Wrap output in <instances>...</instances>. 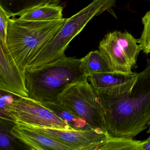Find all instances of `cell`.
I'll return each mask as SVG.
<instances>
[{
	"label": "cell",
	"mask_w": 150,
	"mask_h": 150,
	"mask_svg": "<svg viewBox=\"0 0 150 150\" xmlns=\"http://www.w3.org/2000/svg\"><path fill=\"white\" fill-rule=\"evenodd\" d=\"M109 137L133 138L150 122V59L143 71L117 86L96 90Z\"/></svg>",
	"instance_id": "1"
},
{
	"label": "cell",
	"mask_w": 150,
	"mask_h": 150,
	"mask_svg": "<svg viewBox=\"0 0 150 150\" xmlns=\"http://www.w3.org/2000/svg\"><path fill=\"white\" fill-rule=\"evenodd\" d=\"M67 19L42 21L9 18L5 45L18 67L25 71L55 36Z\"/></svg>",
	"instance_id": "2"
},
{
	"label": "cell",
	"mask_w": 150,
	"mask_h": 150,
	"mask_svg": "<svg viewBox=\"0 0 150 150\" xmlns=\"http://www.w3.org/2000/svg\"><path fill=\"white\" fill-rule=\"evenodd\" d=\"M25 72L28 97L39 102H58L59 95L69 85L88 78L81 59L66 56Z\"/></svg>",
	"instance_id": "3"
},
{
	"label": "cell",
	"mask_w": 150,
	"mask_h": 150,
	"mask_svg": "<svg viewBox=\"0 0 150 150\" xmlns=\"http://www.w3.org/2000/svg\"><path fill=\"white\" fill-rule=\"evenodd\" d=\"M115 0H94L79 13L67 19L59 31L26 70H34L65 56V52L73 38L94 16L115 6Z\"/></svg>",
	"instance_id": "4"
},
{
	"label": "cell",
	"mask_w": 150,
	"mask_h": 150,
	"mask_svg": "<svg viewBox=\"0 0 150 150\" xmlns=\"http://www.w3.org/2000/svg\"><path fill=\"white\" fill-rule=\"evenodd\" d=\"M57 101L84 119L91 129L108 134L101 103L88 78L69 85L59 95Z\"/></svg>",
	"instance_id": "5"
},
{
	"label": "cell",
	"mask_w": 150,
	"mask_h": 150,
	"mask_svg": "<svg viewBox=\"0 0 150 150\" xmlns=\"http://www.w3.org/2000/svg\"><path fill=\"white\" fill-rule=\"evenodd\" d=\"M137 40L128 32L115 31L105 35L100 42L99 50L105 55L114 72L133 74L141 48Z\"/></svg>",
	"instance_id": "6"
},
{
	"label": "cell",
	"mask_w": 150,
	"mask_h": 150,
	"mask_svg": "<svg viewBox=\"0 0 150 150\" xmlns=\"http://www.w3.org/2000/svg\"><path fill=\"white\" fill-rule=\"evenodd\" d=\"M4 110L13 121L64 129H74L39 102L29 97H19L7 103Z\"/></svg>",
	"instance_id": "7"
},
{
	"label": "cell",
	"mask_w": 150,
	"mask_h": 150,
	"mask_svg": "<svg viewBox=\"0 0 150 150\" xmlns=\"http://www.w3.org/2000/svg\"><path fill=\"white\" fill-rule=\"evenodd\" d=\"M13 122L38 131L71 147L73 150H103L108 136L106 133L93 129H64L20 121Z\"/></svg>",
	"instance_id": "8"
},
{
	"label": "cell",
	"mask_w": 150,
	"mask_h": 150,
	"mask_svg": "<svg viewBox=\"0 0 150 150\" xmlns=\"http://www.w3.org/2000/svg\"><path fill=\"white\" fill-rule=\"evenodd\" d=\"M0 89L19 97H28L26 72L16 64L5 44L0 43Z\"/></svg>",
	"instance_id": "9"
},
{
	"label": "cell",
	"mask_w": 150,
	"mask_h": 150,
	"mask_svg": "<svg viewBox=\"0 0 150 150\" xmlns=\"http://www.w3.org/2000/svg\"><path fill=\"white\" fill-rule=\"evenodd\" d=\"M15 124L10 131L11 135L30 150H73L71 147L38 131L21 124Z\"/></svg>",
	"instance_id": "10"
},
{
	"label": "cell",
	"mask_w": 150,
	"mask_h": 150,
	"mask_svg": "<svg viewBox=\"0 0 150 150\" xmlns=\"http://www.w3.org/2000/svg\"><path fill=\"white\" fill-rule=\"evenodd\" d=\"M63 7L59 5L47 4L38 6L19 15V18L32 21L61 20Z\"/></svg>",
	"instance_id": "11"
},
{
	"label": "cell",
	"mask_w": 150,
	"mask_h": 150,
	"mask_svg": "<svg viewBox=\"0 0 150 150\" xmlns=\"http://www.w3.org/2000/svg\"><path fill=\"white\" fill-rule=\"evenodd\" d=\"M81 59L84 75L87 78L94 74L113 72L105 55L100 50L92 51Z\"/></svg>",
	"instance_id": "12"
},
{
	"label": "cell",
	"mask_w": 150,
	"mask_h": 150,
	"mask_svg": "<svg viewBox=\"0 0 150 150\" xmlns=\"http://www.w3.org/2000/svg\"><path fill=\"white\" fill-rule=\"evenodd\" d=\"M136 74H125L114 72L100 73L90 75L88 79L95 90H99L124 83L131 79Z\"/></svg>",
	"instance_id": "13"
},
{
	"label": "cell",
	"mask_w": 150,
	"mask_h": 150,
	"mask_svg": "<svg viewBox=\"0 0 150 150\" xmlns=\"http://www.w3.org/2000/svg\"><path fill=\"white\" fill-rule=\"evenodd\" d=\"M54 2V0H0V7L11 18L38 6Z\"/></svg>",
	"instance_id": "14"
},
{
	"label": "cell",
	"mask_w": 150,
	"mask_h": 150,
	"mask_svg": "<svg viewBox=\"0 0 150 150\" xmlns=\"http://www.w3.org/2000/svg\"><path fill=\"white\" fill-rule=\"evenodd\" d=\"M42 105L51 110L74 129H92L84 119L77 116L59 102H41Z\"/></svg>",
	"instance_id": "15"
},
{
	"label": "cell",
	"mask_w": 150,
	"mask_h": 150,
	"mask_svg": "<svg viewBox=\"0 0 150 150\" xmlns=\"http://www.w3.org/2000/svg\"><path fill=\"white\" fill-rule=\"evenodd\" d=\"M144 141L131 138L112 137L108 136L103 150H143Z\"/></svg>",
	"instance_id": "16"
},
{
	"label": "cell",
	"mask_w": 150,
	"mask_h": 150,
	"mask_svg": "<svg viewBox=\"0 0 150 150\" xmlns=\"http://www.w3.org/2000/svg\"><path fill=\"white\" fill-rule=\"evenodd\" d=\"M142 23L144 25V30L137 42L139 44L141 50L145 52L150 48V10L142 18Z\"/></svg>",
	"instance_id": "17"
},
{
	"label": "cell",
	"mask_w": 150,
	"mask_h": 150,
	"mask_svg": "<svg viewBox=\"0 0 150 150\" xmlns=\"http://www.w3.org/2000/svg\"><path fill=\"white\" fill-rule=\"evenodd\" d=\"M10 17L0 7V43L5 44L8 20Z\"/></svg>",
	"instance_id": "18"
},
{
	"label": "cell",
	"mask_w": 150,
	"mask_h": 150,
	"mask_svg": "<svg viewBox=\"0 0 150 150\" xmlns=\"http://www.w3.org/2000/svg\"><path fill=\"white\" fill-rule=\"evenodd\" d=\"M9 142L8 138L5 135L1 136V147H7L9 145Z\"/></svg>",
	"instance_id": "19"
},
{
	"label": "cell",
	"mask_w": 150,
	"mask_h": 150,
	"mask_svg": "<svg viewBox=\"0 0 150 150\" xmlns=\"http://www.w3.org/2000/svg\"><path fill=\"white\" fill-rule=\"evenodd\" d=\"M143 150H150V140L144 141L143 146Z\"/></svg>",
	"instance_id": "20"
},
{
	"label": "cell",
	"mask_w": 150,
	"mask_h": 150,
	"mask_svg": "<svg viewBox=\"0 0 150 150\" xmlns=\"http://www.w3.org/2000/svg\"><path fill=\"white\" fill-rule=\"evenodd\" d=\"M60 1H61V0H54V4L59 5L60 3Z\"/></svg>",
	"instance_id": "21"
},
{
	"label": "cell",
	"mask_w": 150,
	"mask_h": 150,
	"mask_svg": "<svg viewBox=\"0 0 150 150\" xmlns=\"http://www.w3.org/2000/svg\"><path fill=\"white\" fill-rule=\"evenodd\" d=\"M148 130L147 131V133H150V122L149 123V125H148Z\"/></svg>",
	"instance_id": "22"
},
{
	"label": "cell",
	"mask_w": 150,
	"mask_h": 150,
	"mask_svg": "<svg viewBox=\"0 0 150 150\" xmlns=\"http://www.w3.org/2000/svg\"><path fill=\"white\" fill-rule=\"evenodd\" d=\"M145 53H146V54H148V53H150V48H149V49H148V50H147L146 51V52Z\"/></svg>",
	"instance_id": "23"
},
{
	"label": "cell",
	"mask_w": 150,
	"mask_h": 150,
	"mask_svg": "<svg viewBox=\"0 0 150 150\" xmlns=\"http://www.w3.org/2000/svg\"><path fill=\"white\" fill-rule=\"evenodd\" d=\"M149 140H150V136L147 139H146L145 141H149Z\"/></svg>",
	"instance_id": "24"
},
{
	"label": "cell",
	"mask_w": 150,
	"mask_h": 150,
	"mask_svg": "<svg viewBox=\"0 0 150 150\" xmlns=\"http://www.w3.org/2000/svg\"></svg>",
	"instance_id": "25"
}]
</instances>
